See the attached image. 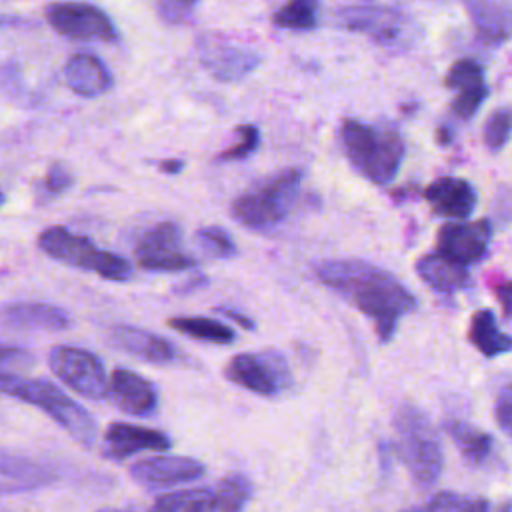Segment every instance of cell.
I'll return each instance as SVG.
<instances>
[{"instance_id":"obj_4","label":"cell","mask_w":512,"mask_h":512,"mask_svg":"<svg viewBox=\"0 0 512 512\" xmlns=\"http://www.w3.org/2000/svg\"><path fill=\"white\" fill-rule=\"evenodd\" d=\"M396 452L418 486H432L444 464L442 444L430 418L414 404L404 402L394 414Z\"/></svg>"},{"instance_id":"obj_36","label":"cell","mask_w":512,"mask_h":512,"mask_svg":"<svg viewBox=\"0 0 512 512\" xmlns=\"http://www.w3.org/2000/svg\"><path fill=\"white\" fill-rule=\"evenodd\" d=\"M494 414L502 432H506V436L512 438V382L500 390L494 404Z\"/></svg>"},{"instance_id":"obj_41","label":"cell","mask_w":512,"mask_h":512,"mask_svg":"<svg viewBox=\"0 0 512 512\" xmlns=\"http://www.w3.org/2000/svg\"><path fill=\"white\" fill-rule=\"evenodd\" d=\"M206 282H208V278H206V276H196V278H190V280H186L184 284L176 286V288H174V292H176V294H188V292H192V290L202 288Z\"/></svg>"},{"instance_id":"obj_21","label":"cell","mask_w":512,"mask_h":512,"mask_svg":"<svg viewBox=\"0 0 512 512\" xmlns=\"http://www.w3.org/2000/svg\"><path fill=\"white\" fill-rule=\"evenodd\" d=\"M68 88L82 98H98L112 88L108 66L94 54H74L64 64Z\"/></svg>"},{"instance_id":"obj_35","label":"cell","mask_w":512,"mask_h":512,"mask_svg":"<svg viewBox=\"0 0 512 512\" xmlns=\"http://www.w3.org/2000/svg\"><path fill=\"white\" fill-rule=\"evenodd\" d=\"M72 182H74V178L64 164H52L44 178V188H46L48 196H60L72 186Z\"/></svg>"},{"instance_id":"obj_18","label":"cell","mask_w":512,"mask_h":512,"mask_svg":"<svg viewBox=\"0 0 512 512\" xmlns=\"http://www.w3.org/2000/svg\"><path fill=\"white\" fill-rule=\"evenodd\" d=\"M110 338L114 342V346H118L120 350L128 352L130 356L144 360V362H152V364H168L176 360V348L170 340L138 328V326H128V324H118L110 330Z\"/></svg>"},{"instance_id":"obj_24","label":"cell","mask_w":512,"mask_h":512,"mask_svg":"<svg viewBox=\"0 0 512 512\" xmlns=\"http://www.w3.org/2000/svg\"><path fill=\"white\" fill-rule=\"evenodd\" d=\"M418 276L436 292H456L468 286V270L464 264L434 252L416 262Z\"/></svg>"},{"instance_id":"obj_25","label":"cell","mask_w":512,"mask_h":512,"mask_svg":"<svg viewBox=\"0 0 512 512\" xmlns=\"http://www.w3.org/2000/svg\"><path fill=\"white\" fill-rule=\"evenodd\" d=\"M48 468L22 456L0 452V490H32L50 482Z\"/></svg>"},{"instance_id":"obj_31","label":"cell","mask_w":512,"mask_h":512,"mask_svg":"<svg viewBox=\"0 0 512 512\" xmlns=\"http://www.w3.org/2000/svg\"><path fill=\"white\" fill-rule=\"evenodd\" d=\"M320 0H288L274 16L272 22L280 28L310 30L316 26Z\"/></svg>"},{"instance_id":"obj_32","label":"cell","mask_w":512,"mask_h":512,"mask_svg":"<svg viewBox=\"0 0 512 512\" xmlns=\"http://www.w3.org/2000/svg\"><path fill=\"white\" fill-rule=\"evenodd\" d=\"M198 246L212 258H230L236 254V244L220 226H206L196 232Z\"/></svg>"},{"instance_id":"obj_8","label":"cell","mask_w":512,"mask_h":512,"mask_svg":"<svg viewBox=\"0 0 512 512\" xmlns=\"http://www.w3.org/2000/svg\"><path fill=\"white\" fill-rule=\"evenodd\" d=\"M48 364L54 376L80 396L88 400L106 396V370L94 352L78 346H54L48 354Z\"/></svg>"},{"instance_id":"obj_5","label":"cell","mask_w":512,"mask_h":512,"mask_svg":"<svg viewBox=\"0 0 512 512\" xmlns=\"http://www.w3.org/2000/svg\"><path fill=\"white\" fill-rule=\"evenodd\" d=\"M302 182V172L288 168L258 182L232 202V218L256 232L274 230L290 214Z\"/></svg>"},{"instance_id":"obj_1","label":"cell","mask_w":512,"mask_h":512,"mask_svg":"<svg viewBox=\"0 0 512 512\" xmlns=\"http://www.w3.org/2000/svg\"><path fill=\"white\" fill-rule=\"evenodd\" d=\"M316 276L342 294L376 326L380 342H388L398 320L416 308V298L390 272L360 260H324L314 266Z\"/></svg>"},{"instance_id":"obj_40","label":"cell","mask_w":512,"mask_h":512,"mask_svg":"<svg viewBox=\"0 0 512 512\" xmlns=\"http://www.w3.org/2000/svg\"><path fill=\"white\" fill-rule=\"evenodd\" d=\"M218 312H220V314H224L226 318L234 320L238 326H242V328H246V330H254V328H256L254 320H252V318H248L246 314L238 312V310H232V308H218Z\"/></svg>"},{"instance_id":"obj_28","label":"cell","mask_w":512,"mask_h":512,"mask_svg":"<svg viewBox=\"0 0 512 512\" xmlns=\"http://www.w3.org/2000/svg\"><path fill=\"white\" fill-rule=\"evenodd\" d=\"M168 326L194 340L212 342V344H230L236 338L232 328L204 316H176L168 320Z\"/></svg>"},{"instance_id":"obj_43","label":"cell","mask_w":512,"mask_h":512,"mask_svg":"<svg viewBox=\"0 0 512 512\" xmlns=\"http://www.w3.org/2000/svg\"><path fill=\"white\" fill-rule=\"evenodd\" d=\"M18 22V18L14 16H8V14H0V28H6V26H14Z\"/></svg>"},{"instance_id":"obj_14","label":"cell","mask_w":512,"mask_h":512,"mask_svg":"<svg viewBox=\"0 0 512 512\" xmlns=\"http://www.w3.org/2000/svg\"><path fill=\"white\" fill-rule=\"evenodd\" d=\"M490 236L492 228L486 218L476 222H450L438 230V252L466 266L486 256Z\"/></svg>"},{"instance_id":"obj_22","label":"cell","mask_w":512,"mask_h":512,"mask_svg":"<svg viewBox=\"0 0 512 512\" xmlns=\"http://www.w3.org/2000/svg\"><path fill=\"white\" fill-rule=\"evenodd\" d=\"M0 322L20 330H64L70 326V316L46 302H12L0 308Z\"/></svg>"},{"instance_id":"obj_9","label":"cell","mask_w":512,"mask_h":512,"mask_svg":"<svg viewBox=\"0 0 512 512\" xmlns=\"http://www.w3.org/2000/svg\"><path fill=\"white\" fill-rule=\"evenodd\" d=\"M48 24L70 40H118V30L112 18L98 6L88 2H52L44 10Z\"/></svg>"},{"instance_id":"obj_23","label":"cell","mask_w":512,"mask_h":512,"mask_svg":"<svg viewBox=\"0 0 512 512\" xmlns=\"http://www.w3.org/2000/svg\"><path fill=\"white\" fill-rule=\"evenodd\" d=\"M444 432L450 436L470 466L488 468L494 460V438L474 424L450 418L444 422Z\"/></svg>"},{"instance_id":"obj_34","label":"cell","mask_w":512,"mask_h":512,"mask_svg":"<svg viewBox=\"0 0 512 512\" xmlns=\"http://www.w3.org/2000/svg\"><path fill=\"white\" fill-rule=\"evenodd\" d=\"M236 132L240 134V142L224 152H220L218 160L222 162H230V160H242L246 156H250L258 144H260V134H258V128L252 126V124H242L236 128Z\"/></svg>"},{"instance_id":"obj_37","label":"cell","mask_w":512,"mask_h":512,"mask_svg":"<svg viewBox=\"0 0 512 512\" xmlns=\"http://www.w3.org/2000/svg\"><path fill=\"white\" fill-rule=\"evenodd\" d=\"M198 0H158V14L170 24H178L188 18Z\"/></svg>"},{"instance_id":"obj_15","label":"cell","mask_w":512,"mask_h":512,"mask_svg":"<svg viewBox=\"0 0 512 512\" xmlns=\"http://www.w3.org/2000/svg\"><path fill=\"white\" fill-rule=\"evenodd\" d=\"M170 446L172 440L164 432L128 422H112L102 436V454L110 460H126L146 450L164 452Z\"/></svg>"},{"instance_id":"obj_26","label":"cell","mask_w":512,"mask_h":512,"mask_svg":"<svg viewBox=\"0 0 512 512\" xmlns=\"http://www.w3.org/2000/svg\"><path fill=\"white\" fill-rule=\"evenodd\" d=\"M468 338L478 352L486 358H494L512 350V336L502 332L490 310H478L472 314Z\"/></svg>"},{"instance_id":"obj_3","label":"cell","mask_w":512,"mask_h":512,"mask_svg":"<svg viewBox=\"0 0 512 512\" xmlns=\"http://www.w3.org/2000/svg\"><path fill=\"white\" fill-rule=\"evenodd\" d=\"M340 138L352 166L376 184L394 180L402 158L404 140L394 128H376L358 120H344Z\"/></svg>"},{"instance_id":"obj_46","label":"cell","mask_w":512,"mask_h":512,"mask_svg":"<svg viewBox=\"0 0 512 512\" xmlns=\"http://www.w3.org/2000/svg\"><path fill=\"white\" fill-rule=\"evenodd\" d=\"M100 512H126V510H116V508H104V510H100Z\"/></svg>"},{"instance_id":"obj_16","label":"cell","mask_w":512,"mask_h":512,"mask_svg":"<svg viewBox=\"0 0 512 512\" xmlns=\"http://www.w3.org/2000/svg\"><path fill=\"white\" fill-rule=\"evenodd\" d=\"M106 396L122 412L132 416H150L158 408L156 386L128 368H116L110 374Z\"/></svg>"},{"instance_id":"obj_38","label":"cell","mask_w":512,"mask_h":512,"mask_svg":"<svg viewBox=\"0 0 512 512\" xmlns=\"http://www.w3.org/2000/svg\"><path fill=\"white\" fill-rule=\"evenodd\" d=\"M496 298L502 306V312L506 318H512V280L502 282L496 286Z\"/></svg>"},{"instance_id":"obj_10","label":"cell","mask_w":512,"mask_h":512,"mask_svg":"<svg viewBox=\"0 0 512 512\" xmlns=\"http://www.w3.org/2000/svg\"><path fill=\"white\" fill-rule=\"evenodd\" d=\"M134 256L138 266L150 272H180L196 266V260L182 250V234L174 222H160L144 232Z\"/></svg>"},{"instance_id":"obj_19","label":"cell","mask_w":512,"mask_h":512,"mask_svg":"<svg viewBox=\"0 0 512 512\" xmlns=\"http://www.w3.org/2000/svg\"><path fill=\"white\" fill-rule=\"evenodd\" d=\"M424 198L432 212L446 218H468L476 208V190L470 182L454 176L434 180L426 190Z\"/></svg>"},{"instance_id":"obj_7","label":"cell","mask_w":512,"mask_h":512,"mask_svg":"<svg viewBox=\"0 0 512 512\" xmlns=\"http://www.w3.org/2000/svg\"><path fill=\"white\" fill-rule=\"evenodd\" d=\"M226 378L258 396H278L292 384L290 368L280 352H242L224 370Z\"/></svg>"},{"instance_id":"obj_17","label":"cell","mask_w":512,"mask_h":512,"mask_svg":"<svg viewBox=\"0 0 512 512\" xmlns=\"http://www.w3.org/2000/svg\"><path fill=\"white\" fill-rule=\"evenodd\" d=\"M444 82L448 88L458 90V96L452 102V110L460 118H470L472 114H476V110L488 96L484 70L476 60H470V58H462L454 62Z\"/></svg>"},{"instance_id":"obj_44","label":"cell","mask_w":512,"mask_h":512,"mask_svg":"<svg viewBox=\"0 0 512 512\" xmlns=\"http://www.w3.org/2000/svg\"><path fill=\"white\" fill-rule=\"evenodd\" d=\"M438 142H440V144H448V142H450V132H448L446 128H440V130H438Z\"/></svg>"},{"instance_id":"obj_30","label":"cell","mask_w":512,"mask_h":512,"mask_svg":"<svg viewBox=\"0 0 512 512\" xmlns=\"http://www.w3.org/2000/svg\"><path fill=\"white\" fill-rule=\"evenodd\" d=\"M402 512H490V504L484 498L462 496L456 492H440L432 496L426 504Z\"/></svg>"},{"instance_id":"obj_47","label":"cell","mask_w":512,"mask_h":512,"mask_svg":"<svg viewBox=\"0 0 512 512\" xmlns=\"http://www.w3.org/2000/svg\"><path fill=\"white\" fill-rule=\"evenodd\" d=\"M2 202H4V194H2V190H0V206H2Z\"/></svg>"},{"instance_id":"obj_45","label":"cell","mask_w":512,"mask_h":512,"mask_svg":"<svg viewBox=\"0 0 512 512\" xmlns=\"http://www.w3.org/2000/svg\"><path fill=\"white\" fill-rule=\"evenodd\" d=\"M500 512H512V500L506 502V504L500 508Z\"/></svg>"},{"instance_id":"obj_29","label":"cell","mask_w":512,"mask_h":512,"mask_svg":"<svg viewBox=\"0 0 512 512\" xmlns=\"http://www.w3.org/2000/svg\"><path fill=\"white\" fill-rule=\"evenodd\" d=\"M214 496L218 512H244L252 496V484L242 474H228L214 488Z\"/></svg>"},{"instance_id":"obj_13","label":"cell","mask_w":512,"mask_h":512,"mask_svg":"<svg viewBox=\"0 0 512 512\" xmlns=\"http://www.w3.org/2000/svg\"><path fill=\"white\" fill-rule=\"evenodd\" d=\"M206 466L190 456H172L158 454L150 458H142L130 466V476L134 482L146 488H168L184 482H192L202 478Z\"/></svg>"},{"instance_id":"obj_27","label":"cell","mask_w":512,"mask_h":512,"mask_svg":"<svg viewBox=\"0 0 512 512\" xmlns=\"http://www.w3.org/2000/svg\"><path fill=\"white\" fill-rule=\"evenodd\" d=\"M150 512H218L212 488H186L158 496Z\"/></svg>"},{"instance_id":"obj_6","label":"cell","mask_w":512,"mask_h":512,"mask_svg":"<svg viewBox=\"0 0 512 512\" xmlns=\"http://www.w3.org/2000/svg\"><path fill=\"white\" fill-rule=\"evenodd\" d=\"M40 250L68 266L94 272L112 282H126L132 278V264L116 254L98 248L90 238L78 236L64 226L44 228L38 236Z\"/></svg>"},{"instance_id":"obj_11","label":"cell","mask_w":512,"mask_h":512,"mask_svg":"<svg viewBox=\"0 0 512 512\" xmlns=\"http://www.w3.org/2000/svg\"><path fill=\"white\" fill-rule=\"evenodd\" d=\"M340 22L344 28L368 34L388 48H406L414 38L410 18L394 8H344L340 12Z\"/></svg>"},{"instance_id":"obj_42","label":"cell","mask_w":512,"mask_h":512,"mask_svg":"<svg viewBox=\"0 0 512 512\" xmlns=\"http://www.w3.org/2000/svg\"><path fill=\"white\" fill-rule=\"evenodd\" d=\"M158 168H160L162 172H166V174H178V172L184 168V162H182V160H176V158H172V160H162V162H158Z\"/></svg>"},{"instance_id":"obj_12","label":"cell","mask_w":512,"mask_h":512,"mask_svg":"<svg viewBox=\"0 0 512 512\" xmlns=\"http://www.w3.org/2000/svg\"><path fill=\"white\" fill-rule=\"evenodd\" d=\"M196 46L200 64L220 82H236L260 64L256 52L234 44L220 34H202L198 36Z\"/></svg>"},{"instance_id":"obj_20","label":"cell","mask_w":512,"mask_h":512,"mask_svg":"<svg viewBox=\"0 0 512 512\" xmlns=\"http://www.w3.org/2000/svg\"><path fill=\"white\" fill-rule=\"evenodd\" d=\"M480 40L498 44L512 38V0H462Z\"/></svg>"},{"instance_id":"obj_2","label":"cell","mask_w":512,"mask_h":512,"mask_svg":"<svg viewBox=\"0 0 512 512\" xmlns=\"http://www.w3.org/2000/svg\"><path fill=\"white\" fill-rule=\"evenodd\" d=\"M0 394L18 398L46 412L60 424L76 442L92 446L96 440V422L90 412L66 396L58 386L42 378H26L10 372H0Z\"/></svg>"},{"instance_id":"obj_33","label":"cell","mask_w":512,"mask_h":512,"mask_svg":"<svg viewBox=\"0 0 512 512\" xmlns=\"http://www.w3.org/2000/svg\"><path fill=\"white\" fill-rule=\"evenodd\" d=\"M512 134V108H500L490 114L484 124V142L492 152H498Z\"/></svg>"},{"instance_id":"obj_39","label":"cell","mask_w":512,"mask_h":512,"mask_svg":"<svg viewBox=\"0 0 512 512\" xmlns=\"http://www.w3.org/2000/svg\"><path fill=\"white\" fill-rule=\"evenodd\" d=\"M24 358H28L26 350L14 348V346H0V366L2 364H12V362H20Z\"/></svg>"}]
</instances>
